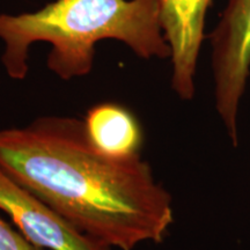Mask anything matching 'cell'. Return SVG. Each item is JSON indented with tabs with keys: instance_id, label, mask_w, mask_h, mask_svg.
I'll return each instance as SVG.
<instances>
[{
	"instance_id": "cell-7",
	"label": "cell",
	"mask_w": 250,
	"mask_h": 250,
	"mask_svg": "<svg viewBox=\"0 0 250 250\" xmlns=\"http://www.w3.org/2000/svg\"><path fill=\"white\" fill-rule=\"evenodd\" d=\"M0 250H42L28 241L19 230L0 217Z\"/></svg>"
},
{
	"instance_id": "cell-6",
	"label": "cell",
	"mask_w": 250,
	"mask_h": 250,
	"mask_svg": "<svg viewBox=\"0 0 250 250\" xmlns=\"http://www.w3.org/2000/svg\"><path fill=\"white\" fill-rule=\"evenodd\" d=\"M83 122L87 138L103 154L114 158L140 154L143 129L137 117L124 105L99 103L87 111Z\"/></svg>"
},
{
	"instance_id": "cell-1",
	"label": "cell",
	"mask_w": 250,
	"mask_h": 250,
	"mask_svg": "<svg viewBox=\"0 0 250 250\" xmlns=\"http://www.w3.org/2000/svg\"><path fill=\"white\" fill-rule=\"evenodd\" d=\"M0 168L111 248L161 242L174 223L173 199L151 166L140 154L114 158L98 151L77 118L45 116L0 130Z\"/></svg>"
},
{
	"instance_id": "cell-2",
	"label": "cell",
	"mask_w": 250,
	"mask_h": 250,
	"mask_svg": "<svg viewBox=\"0 0 250 250\" xmlns=\"http://www.w3.org/2000/svg\"><path fill=\"white\" fill-rule=\"evenodd\" d=\"M1 64L8 77H27L29 49L51 45L48 67L62 80L90 73L95 44L115 40L143 59L170 58L160 22V0H55L39 11L0 13Z\"/></svg>"
},
{
	"instance_id": "cell-4",
	"label": "cell",
	"mask_w": 250,
	"mask_h": 250,
	"mask_svg": "<svg viewBox=\"0 0 250 250\" xmlns=\"http://www.w3.org/2000/svg\"><path fill=\"white\" fill-rule=\"evenodd\" d=\"M0 210L31 245L49 250H110L9 177L0 168Z\"/></svg>"
},
{
	"instance_id": "cell-5",
	"label": "cell",
	"mask_w": 250,
	"mask_h": 250,
	"mask_svg": "<svg viewBox=\"0 0 250 250\" xmlns=\"http://www.w3.org/2000/svg\"><path fill=\"white\" fill-rule=\"evenodd\" d=\"M212 0H160V22L170 46L171 88L190 101L196 93L195 77L205 20Z\"/></svg>"
},
{
	"instance_id": "cell-3",
	"label": "cell",
	"mask_w": 250,
	"mask_h": 250,
	"mask_svg": "<svg viewBox=\"0 0 250 250\" xmlns=\"http://www.w3.org/2000/svg\"><path fill=\"white\" fill-rule=\"evenodd\" d=\"M215 108L237 145V114L250 76V0H228L210 34Z\"/></svg>"
}]
</instances>
